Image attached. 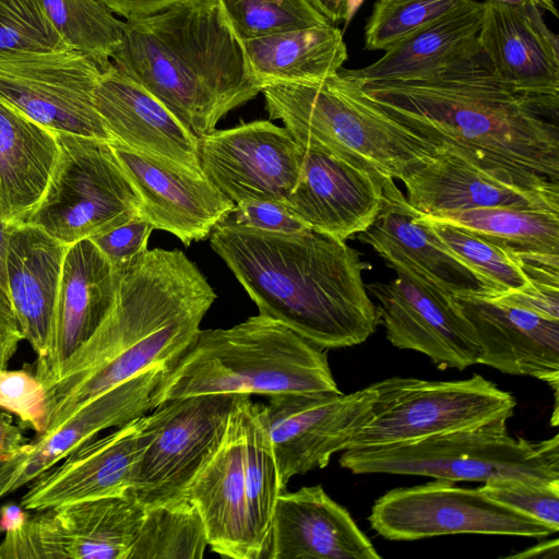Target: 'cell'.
Listing matches in <instances>:
<instances>
[{"mask_svg":"<svg viewBox=\"0 0 559 559\" xmlns=\"http://www.w3.org/2000/svg\"><path fill=\"white\" fill-rule=\"evenodd\" d=\"M359 86L368 100L436 147L526 187L559 188V107L502 82L477 37L429 74Z\"/></svg>","mask_w":559,"mask_h":559,"instance_id":"6da1fadb","label":"cell"},{"mask_svg":"<svg viewBox=\"0 0 559 559\" xmlns=\"http://www.w3.org/2000/svg\"><path fill=\"white\" fill-rule=\"evenodd\" d=\"M216 298L182 251L147 250L118 275L107 314L45 389V435L109 389L154 368L170 370L194 343Z\"/></svg>","mask_w":559,"mask_h":559,"instance_id":"7a4b0ae2","label":"cell"},{"mask_svg":"<svg viewBox=\"0 0 559 559\" xmlns=\"http://www.w3.org/2000/svg\"><path fill=\"white\" fill-rule=\"evenodd\" d=\"M211 247L271 318L322 349L367 341L379 317L362 281L371 264L345 241L307 229L293 234L218 224Z\"/></svg>","mask_w":559,"mask_h":559,"instance_id":"3957f363","label":"cell"},{"mask_svg":"<svg viewBox=\"0 0 559 559\" xmlns=\"http://www.w3.org/2000/svg\"><path fill=\"white\" fill-rule=\"evenodd\" d=\"M120 73L159 99L197 136L262 91L219 0H179L126 21L111 56Z\"/></svg>","mask_w":559,"mask_h":559,"instance_id":"277c9868","label":"cell"},{"mask_svg":"<svg viewBox=\"0 0 559 559\" xmlns=\"http://www.w3.org/2000/svg\"><path fill=\"white\" fill-rule=\"evenodd\" d=\"M341 393L326 353L262 314L201 330L155 392V407L198 394Z\"/></svg>","mask_w":559,"mask_h":559,"instance_id":"5b68a950","label":"cell"},{"mask_svg":"<svg viewBox=\"0 0 559 559\" xmlns=\"http://www.w3.org/2000/svg\"><path fill=\"white\" fill-rule=\"evenodd\" d=\"M261 93L271 119L301 145L324 150L382 178L402 180L436 146L412 132L360 92L341 69L311 83H275Z\"/></svg>","mask_w":559,"mask_h":559,"instance_id":"8992f818","label":"cell"},{"mask_svg":"<svg viewBox=\"0 0 559 559\" xmlns=\"http://www.w3.org/2000/svg\"><path fill=\"white\" fill-rule=\"evenodd\" d=\"M507 421L408 442L347 449L338 462L353 474L414 475L453 483L559 480V436L538 441L513 437Z\"/></svg>","mask_w":559,"mask_h":559,"instance_id":"52a82bcc","label":"cell"},{"mask_svg":"<svg viewBox=\"0 0 559 559\" xmlns=\"http://www.w3.org/2000/svg\"><path fill=\"white\" fill-rule=\"evenodd\" d=\"M56 136V165L27 224L69 246L139 215L140 198L110 142L69 133Z\"/></svg>","mask_w":559,"mask_h":559,"instance_id":"ba28073f","label":"cell"},{"mask_svg":"<svg viewBox=\"0 0 559 559\" xmlns=\"http://www.w3.org/2000/svg\"><path fill=\"white\" fill-rule=\"evenodd\" d=\"M376 397L348 449L414 441L509 420L515 397L475 373L463 380L391 377L370 384Z\"/></svg>","mask_w":559,"mask_h":559,"instance_id":"9c48e42d","label":"cell"},{"mask_svg":"<svg viewBox=\"0 0 559 559\" xmlns=\"http://www.w3.org/2000/svg\"><path fill=\"white\" fill-rule=\"evenodd\" d=\"M237 395L198 394L144 416V447L128 495L144 508L174 502L219 445Z\"/></svg>","mask_w":559,"mask_h":559,"instance_id":"30bf717a","label":"cell"},{"mask_svg":"<svg viewBox=\"0 0 559 559\" xmlns=\"http://www.w3.org/2000/svg\"><path fill=\"white\" fill-rule=\"evenodd\" d=\"M370 526L390 540L481 534L543 538L550 526L502 504L480 488H465L435 479L396 488L381 496L368 518Z\"/></svg>","mask_w":559,"mask_h":559,"instance_id":"8fae6325","label":"cell"},{"mask_svg":"<svg viewBox=\"0 0 559 559\" xmlns=\"http://www.w3.org/2000/svg\"><path fill=\"white\" fill-rule=\"evenodd\" d=\"M102 73L95 61L70 48L0 51V100L53 132L111 143L94 104Z\"/></svg>","mask_w":559,"mask_h":559,"instance_id":"7c38bea8","label":"cell"},{"mask_svg":"<svg viewBox=\"0 0 559 559\" xmlns=\"http://www.w3.org/2000/svg\"><path fill=\"white\" fill-rule=\"evenodd\" d=\"M145 508L129 495L26 510L0 559H129Z\"/></svg>","mask_w":559,"mask_h":559,"instance_id":"4fadbf2b","label":"cell"},{"mask_svg":"<svg viewBox=\"0 0 559 559\" xmlns=\"http://www.w3.org/2000/svg\"><path fill=\"white\" fill-rule=\"evenodd\" d=\"M374 397L369 385L349 394L282 393L260 404L282 486L296 475L324 468L334 453L347 450Z\"/></svg>","mask_w":559,"mask_h":559,"instance_id":"5bb4252c","label":"cell"},{"mask_svg":"<svg viewBox=\"0 0 559 559\" xmlns=\"http://www.w3.org/2000/svg\"><path fill=\"white\" fill-rule=\"evenodd\" d=\"M204 176L235 204L285 202L294 190L302 147L285 127L255 120L199 136Z\"/></svg>","mask_w":559,"mask_h":559,"instance_id":"9a60e30c","label":"cell"},{"mask_svg":"<svg viewBox=\"0 0 559 559\" xmlns=\"http://www.w3.org/2000/svg\"><path fill=\"white\" fill-rule=\"evenodd\" d=\"M372 282L367 293L377 300L379 323L397 348L427 356L437 367L464 370L478 364L479 346L473 328L453 296L408 274Z\"/></svg>","mask_w":559,"mask_h":559,"instance_id":"2e32d148","label":"cell"},{"mask_svg":"<svg viewBox=\"0 0 559 559\" xmlns=\"http://www.w3.org/2000/svg\"><path fill=\"white\" fill-rule=\"evenodd\" d=\"M453 299L476 335L478 364L539 379L557 396L559 318L498 295H456Z\"/></svg>","mask_w":559,"mask_h":559,"instance_id":"e0dca14e","label":"cell"},{"mask_svg":"<svg viewBox=\"0 0 559 559\" xmlns=\"http://www.w3.org/2000/svg\"><path fill=\"white\" fill-rule=\"evenodd\" d=\"M358 240L402 272L456 296L491 294L487 282L455 255L415 211L394 179H382L380 210Z\"/></svg>","mask_w":559,"mask_h":559,"instance_id":"ac0fdd59","label":"cell"},{"mask_svg":"<svg viewBox=\"0 0 559 559\" xmlns=\"http://www.w3.org/2000/svg\"><path fill=\"white\" fill-rule=\"evenodd\" d=\"M111 146L140 198L139 214L185 246L210 236L236 205L204 174L117 143Z\"/></svg>","mask_w":559,"mask_h":559,"instance_id":"d6986e66","label":"cell"},{"mask_svg":"<svg viewBox=\"0 0 559 559\" xmlns=\"http://www.w3.org/2000/svg\"><path fill=\"white\" fill-rule=\"evenodd\" d=\"M301 147L298 181L284 202L289 213L343 241L365 230L380 210L383 178L324 150Z\"/></svg>","mask_w":559,"mask_h":559,"instance_id":"ffe728a7","label":"cell"},{"mask_svg":"<svg viewBox=\"0 0 559 559\" xmlns=\"http://www.w3.org/2000/svg\"><path fill=\"white\" fill-rule=\"evenodd\" d=\"M477 40L502 82L559 107V40L542 9L485 0Z\"/></svg>","mask_w":559,"mask_h":559,"instance_id":"44dd1931","label":"cell"},{"mask_svg":"<svg viewBox=\"0 0 559 559\" xmlns=\"http://www.w3.org/2000/svg\"><path fill=\"white\" fill-rule=\"evenodd\" d=\"M406 200L427 216L484 207L559 212V188H532L490 173L445 146L401 180Z\"/></svg>","mask_w":559,"mask_h":559,"instance_id":"7402d4cb","label":"cell"},{"mask_svg":"<svg viewBox=\"0 0 559 559\" xmlns=\"http://www.w3.org/2000/svg\"><path fill=\"white\" fill-rule=\"evenodd\" d=\"M144 416L84 443L31 483L20 506L39 510L67 502L128 495L144 447Z\"/></svg>","mask_w":559,"mask_h":559,"instance_id":"603a6c76","label":"cell"},{"mask_svg":"<svg viewBox=\"0 0 559 559\" xmlns=\"http://www.w3.org/2000/svg\"><path fill=\"white\" fill-rule=\"evenodd\" d=\"M117 281L91 239L67 247L47 349L27 366L45 389L60 365L98 328L114 301Z\"/></svg>","mask_w":559,"mask_h":559,"instance_id":"cb8c5ba5","label":"cell"},{"mask_svg":"<svg viewBox=\"0 0 559 559\" xmlns=\"http://www.w3.org/2000/svg\"><path fill=\"white\" fill-rule=\"evenodd\" d=\"M94 104L111 136V143L203 174L199 159V136L151 92L120 73L112 64L99 78Z\"/></svg>","mask_w":559,"mask_h":559,"instance_id":"d4e9b609","label":"cell"},{"mask_svg":"<svg viewBox=\"0 0 559 559\" xmlns=\"http://www.w3.org/2000/svg\"><path fill=\"white\" fill-rule=\"evenodd\" d=\"M181 498L199 511L212 551L233 559L262 558L249 519L242 431L236 401L219 445L197 472Z\"/></svg>","mask_w":559,"mask_h":559,"instance_id":"484cf974","label":"cell"},{"mask_svg":"<svg viewBox=\"0 0 559 559\" xmlns=\"http://www.w3.org/2000/svg\"><path fill=\"white\" fill-rule=\"evenodd\" d=\"M269 559H380L349 512L321 485L283 491L275 503Z\"/></svg>","mask_w":559,"mask_h":559,"instance_id":"4316f807","label":"cell"},{"mask_svg":"<svg viewBox=\"0 0 559 559\" xmlns=\"http://www.w3.org/2000/svg\"><path fill=\"white\" fill-rule=\"evenodd\" d=\"M154 368L94 397L55 431L31 440L19 464L10 493L31 483L74 450L108 428L122 426L155 407V392L168 372Z\"/></svg>","mask_w":559,"mask_h":559,"instance_id":"83f0119b","label":"cell"},{"mask_svg":"<svg viewBox=\"0 0 559 559\" xmlns=\"http://www.w3.org/2000/svg\"><path fill=\"white\" fill-rule=\"evenodd\" d=\"M9 228L8 295L24 340L39 358L47 349L68 246L27 223Z\"/></svg>","mask_w":559,"mask_h":559,"instance_id":"f1b7e54d","label":"cell"},{"mask_svg":"<svg viewBox=\"0 0 559 559\" xmlns=\"http://www.w3.org/2000/svg\"><path fill=\"white\" fill-rule=\"evenodd\" d=\"M58 156L56 132L0 100V219L26 223L43 198Z\"/></svg>","mask_w":559,"mask_h":559,"instance_id":"f546056e","label":"cell"},{"mask_svg":"<svg viewBox=\"0 0 559 559\" xmlns=\"http://www.w3.org/2000/svg\"><path fill=\"white\" fill-rule=\"evenodd\" d=\"M250 69L262 86L311 83L342 69L347 59L343 32L332 24L241 40Z\"/></svg>","mask_w":559,"mask_h":559,"instance_id":"4dcf8cb0","label":"cell"},{"mask_svg":"<svg viewBox=\"0 0 559 559\" xmlns=\"http://www.w3.org/2000/svg\"><path fill=\"white\" fill-rule=\"evenodd\" d=\"M483 2L462 0L450 12L424 27L373 63L341 71L359 82L409 80L442 67L477 37Z\"/></svg>","mask_w":559,"mask_h":559,"instance_id":"1f68e13d","label":"cell"},{"mask_svg":"<svg viewBox=\"0 0 559 559\" xmlns=\"http://www.w3.org/2000/svg\"><path fill=\"white\" fill-rule=\"evenodd\" d=\"M465 227L527 264L559 272V212L484 207L430 216Z\"/></svg>","mask_w":559,"mask_h":559,"instance_id":"d6a6232c","label":"cell"},{"mask_svg":"<svg viewBox=\"0 0 559 559\" xmlns=\"http://www.w3.org/2000/svg\"><path fill=\"white\" fill-rule=\"evenodd\" d=\"M243 444V477L250 524L262 558H266L272 519L278 496L284 491L278 477L269 433L260 417V403L238 395Z\"/></svg>","mask_w":559,"mask_h":559,"instance_id":"836d02e7","label":"cell"},{"mask_svg":"<svg viewBox=\"0 0 559 559\" xmlns=\"http://www.w3.org/2000/svg\"><path fill=\"white\" fill-rule=\"evenodd\" d=\"M444 245L490 286L492 294L559 286V272L522 261L469 229L420 214Z\"/></svg>","mask_w":559,"mask_h":559,"instance_id":"e575fe53","label":"cell"},{"mask_svg":"<svg viewBox=\"0 0 559 559\" xmlns=\"http://www.w3.org/2000/svg\"><path fill=\"white\" fill-rule=\"evenodd\" d=\"M209 546L197 508L187 499L145 508L129 559H198Z\"/></svg>","mask_w":559,"mask_h":559,"instance_id":"d590c367","label":"cell"},{"mask_svg":"<svg viewBox=\"0 0 559 559\" xmlns=\"http://www.w3.org/2000/svg\"><path fill=\"white\" fill-rule=\"evenodd\" d=\"M49 20L64 45L93 61L104 71L119 46L124 21L114 16L97 0H43Z\"/></svg>","mask_w":559,"mask_h":559,"instance_id":"8d00e7d4","label":"cell"},{"mask_svg":"<svg viewBox=\"0 0 559 559\" xmlns=\"http://www.w3.org/2000/svg\"><path fill=\"white\" fill-rule=\"evenodd\" d=\"M240 40L331 24L309 0H219Z\"/></svg>","mask_w":559,"mask_h":559,"instance_id":"74e56055","label":"cell"},{"mask_svg":"<svg viewBox=\"0 0 559 559\" xmlns=\"http://www.w3.org/2000/svg\"><path fill=\"white\" fill-rule=\"evenodd\" d=\"M462 0H377L365 27V47L384 50L450 12Z\"/></svg>","mask_w":559,"mask_h":559,"instance_id":"f35d334b","label":"cell"},{"mask_svg":"<svg viewBox=\"0 0 559 559\" xmlns=\"http://www.w3.org/2000/svg\"><path fill=\"white\" fill-rule=\"evenodd\" d=\"M67 48L43 0H0V51Z\"/></svg>","mask_w":559,"mask_h":559,"instance_id":"ab89813d","label":"cell"},{"mask_svg":"<svg viewBox=\"0 0 559 559\" xmlns=\"http://www.w3.org/2000/svg\"><path fill=\"white\" fill-rule=\"evenodd\" d=\"M479 488L496 501L559 531V480L501 478Z\"/></svg>","mask_w":559,"mask_h":559,"instance_id":"60d3db41","label":"cell"},{"mask_svg":"<svg viewBox=\"0 0 559 559\" xmlns=\"http://www.w3.org/2000/svg\"><path fill=\"white\" fill-rule=\"evenodd\" d=\"M0 407L16 415L22 429H33L37 436L46 433L49 424L46 390L28 367L0 369Z\"/></svg>","mask_w":559,"mask_h":559,"instance_id":"b9f144b4","label":"cell"},{"mask_svg":"<svg viewBox=\"0 0 559 559\" xmlns=\"http://www.w3.org/2000/svg\"><path fill=\"white\" fill-rule=\"evenodd\" d=\"M153 230V225L139 214L128 222L88 239L102 251L115 273L120 275L148 250L147 242Z\"/></svg>","mask_w":559,"mask_h":559,"instance_id":"7bdbcfd3","label":"cell"},{"mask_svg":"<svg viewBox=\"0 0 559 559\" xmlns=\"http://www.w3.org/2000/svg\"><path fill=\"white\" fill-rule=\"evenodd\" d=\"M219 224L280 234L310 229L293 216L283 202L277 201H247L236 204Z\"/></svg>","mask_w":559,"mask_h":559,"instance_id":"ee69618b","label":"cell"},{"mask_svg":"<svg viewBox=\"0 0 559 559\" xmlns=\"http://www.w3.org/2000/svg\"><path fill=\"white\" fill-rule=\"evenodd\" d=\"M23 340L9 295L0 287V369L8 368Z\"/></svg>","mask_w":559,"mask_h":559,"instance_id":"f6af8a7d","label":"cell"},{"mask_svg":"<svg viewBox=\"0 0 559 559\" xmlns=\"http://www.w3.org/2000/svg\"><path fill=\"white\" fill-rule=\"evenodd\" d=\"M31 448V440L24 436L20 425L13 423L11 414L0 412V457L14 460L27 453Z\"/></svg>","mask_w":559,"mask_h":559,"instance_id":"bcb514c9","label":"cell"},{"mask_svg":"<svg viewBox=\"0 0 559 559\" xmlns=\"http://www.w3.org/2000/svg\"><path fill=\"white\" fill-rule=\"evenodd\" d=\"M111 13L126 21H136L156 14L179 0H97Z\"/></svg>","mask_w":559,"mask_h":559,"instance_id":"7dc6e473","label":"cell"},{"mask_svg":"<svg viewBox=\"0 0 559 559\" xmlns=\"http://www.w3.org/2000/svg\"><path fill=\"white\" fill-rule=\"evenodd\" d=\"M510 558H542V559H557L559 557V540L542 542L533 547L525 549L519 554L508 556Z\"/></svg>","mask_w":559,"mask_h":559,"instance_id":"c3c4849f","label":"cell"},{"mask_svg":"<svg viewBox=\"0 0 559 559\" xmlns=\"http://www.w3.org/2000/svg\"><path fill=\"white\" fill-rule=\"evenodd\" d=\"M309 2L332 24L344 21L345 0H309Z\"/></svg>","mask_w":559,"mask_h":559,"instance_id":"681fc988","label":"cell"},{"mask_svg":"<svg viewBox=\"0 0 559 559\" xmlns=\"http://www.w3.org/2000/svg\"><path fill=\"white\" fill-rule=\"evenodd\" d=\"M24 455L10 461L0 457V499L5 495L10 493V487L15 471L21 461L23 460Z\"/></svg>","mask_w":559,"mask_h":559,"instance_id":"f907efd6","label":"cell"},{"mask_svg":"<svg viewBox=\"0 0 559 559\" xmlns=\"http://www.w3.org/2000/svg\"><path fill=\"white\" fill-rule=\"evenodd\" d=\"M25 512L26 510L21 506H4L0 511V532H5L20 524L25 516Z\"/></svg>","mask_w":559,"mask_h":559,"instance_id":"816d5d0a","label":"cell"},{"mask_svg":"<svg viewBox=\"0 0 559 559\" xmlns=\"http://www.w3.org/2000/svg\"><path fill=\"white\" fill-rule=\"evenodd\" d=\"M10 228L7 227L0 219V287L8 294V281L5 260L8 252Z\"/></svg>","mask_w":559,"mask_h":559,"instance_id":"f5cc1de1","label":"cell"},{"mask_svg":"<svg viewBox=\"0 0 559 559\" xmlns=\"http://www.w3.org/2000/svg\"><path fill=\"white\" fill-rule=\"evenodd\" d=\"M513 5L533 4L542 9L543 11L550 12L555 17H558V11L555 4V0H490Z\"/></svg>","mask_w":559,"mask_h":559,"instance_id":"db71d44e","label":"cell"},{"mask_svg":"<svg viewBox=\"0 0 559 559\" xmlns=\"http://www.w3.org/2000/svg\"><path fill=\"white\" fill-rule=\"evenodd\" d=\"M362 2L364 0H345L344 22L346 26L352 21Z\"/></svg>","mask_w":559,"mask_h":559,"instance_id":"11a10c76","label":"cell"}]
</instances>
